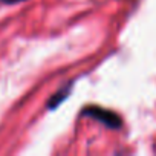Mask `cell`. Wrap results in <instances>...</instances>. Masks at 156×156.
I'll return each instance as SVG.
<instances>
[{
    "label": "cell",
    "instance_id": "6da1fadb",
    "mask_svg": "<svg viewBox=\"0 0 156 156\" xmlns=\"http://www.w3.org/2000/svg\"><path fill=\"white\" fill-rule=\"evenodd\" d=\"M83 115L90 116V118H94V119L103 122V124L107 126L109 129H118V127L121 126V118H119L115 112L106 110V109H101V107L90 106V107H87V109L83 112Z\"/></svg>",
    "mask_w": 156,
    "mask_h": 156
},
{
    "label": "cell",
    "instance_id": "7a4b0ae2",
    "mask_svg": "<svg viewBox=\"0 0 156 156\" xmlns=\"http://www.w3.org/2000/svg\"><path fill=\"white\" fill-rule=\"evenodd\" d=\"M69 90H70V86H66V87H63L60 92H57L51 100H49V104H48V107L51 109V110H54L61 101H64L67 97H69Z\"/></svg>",
    "mask_w": 156,
    "mask_h": 156
},
{
    "label": "cell",
    "instance_id": "3957f363",
    "mask_svg": "<svg viewBox=\"0 0 156 156\" xmlns=\"http://www.w3.org/2000/svg\"><path fill=\"white\" fill-rule=\"evenodd\" d=\"M5 3H19V2H23V0H2Z\"/></svg>",
    "mask_w": 156,
    "mask_h": 156
}]
</instances>
